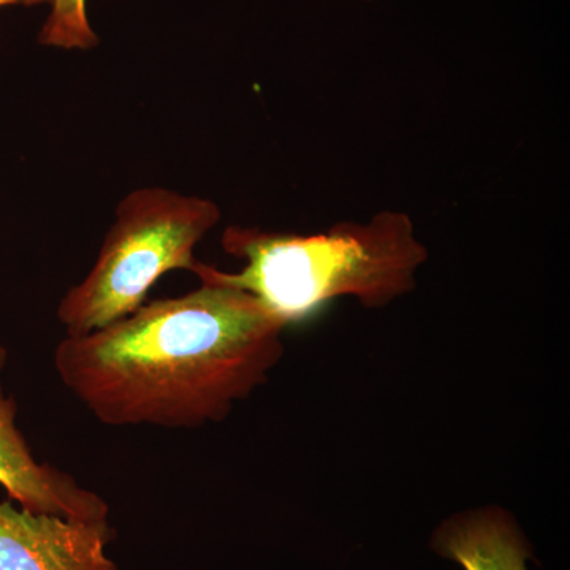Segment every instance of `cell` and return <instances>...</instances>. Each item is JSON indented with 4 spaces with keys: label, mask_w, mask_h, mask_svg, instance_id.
Returning <instances> with one entry per match:
<instances>
[{
    "label": "cell",
    "mask_w": 570,
    "mask_h": 570,
    "mask_svg": "<svg viewBox=\"0 0 570 570\" xmlns=\"http://www.w3.org/2000/svg\"><path fill=\"white\" fill-rule=\"evenodd\" d=\"M285 328L242 288L202 284L63 337L52 360L63 387L104 425L194 430L223 422L268 381Z\"/></svg>",
    "instance_id": "6da1fadb"
},
{
    "label": "cell",
    "mask_w": 570,
    "mask_h": 570,
    "mask_svg": "<svg viewBox=\"0 0 570 570\" xmlns=\"http://www.w3.org/2000/svg\"><path fill=\"white\" fill-rule=\"evenodd\" d=\"M223 247L245 264L239 272L197 262L189 273L202 284L242 288L287 326L343 296L365 307L389 306L414 291L428 258L411 217L396 212L379 213L365 224H336L316 235L232 225Z\"/></svg>",
    "instance_id": "7a4b0ae2"
},
{
    "label": "cell",
    "mask_w": 570,
    "mask_h": 570,
    "mask_svg": "<svg viewBox=\"0 0 570 570\" xmlns=\"http://www.w3.org/2000/svg\"><path fill=\"white\" fill-rule=\"evenodd\" d=\"M219 220V206L208 198L164 187L127 194L91 272L59 303L67 336L88 335L129 316L145 305L160 277L190 272L198 262L195 246Z\"/></svg>",
    "instance_id": "3957f363"
},
{
    "label": "cell",
    "mask_w": 570,
    "mask_h": 570,
    "mask_svg": "<svg viewBox=\"0 0 570 570\" xmlns=\"http://www.w3.org/2000/svg\"><path fill=\"white\" fill-rule=\"evenodd\" d=\"M108 520H73L0 502V570H118Z\"/></svg>",
    "instance_id": "277c9868"
},
{
    "label": "cell",
    "mask_w": 570,
    "mask_h": 570,
    "mask_svg": "<svg viewBox=\"0 0 570 570\" xmlns=\"http://www.w3.org/2000/svg\"><path fill=\"white\" fill-rule=\"evenodd\" d=\"M7 351L0 347V485L21 509L73 520H108L107 501L77 479L40 463L17 426V403L2 387Z\"/></svg>",
    "instance_id": "5b68a950"
},
{
    "label": "cell",
    "mask_w": 570,
    "mask_h": 570,
    "mask_svg": "<svg viewBox=\"0 0 570 570\" xmlns=\"http://www.w3.org/2000/svg\"><path fill=\"white\" fill-rule=\"evenodd\" d=\"M433 549L464 570H528L532 557L515 520L499 508L452 517L438 528Z\"/></svg>",
    "instance_id": "8992f818"
},
{
    "label": "cell",
    "mask_w": 570,
    "mask_h": 570,
    "mask_svg": "<svg viewBox=\"0 0 570 570\" xmlns=\"http://www.w3.org/2000/svg\"><path fill=\"white\" fill-rule=\"evenodd\" d=\"M50 17L41 28L39 40L45 47L88 51L99 39L89 24L86 0H48Z\"/></svg>",
    "instance_id": "52a82bcc"
},
{
    "label": "cell",
    "mask_w": 570,
    "mask_h": 570,
    "mask_svg": "<svg viewBox=\"0 0 570 570\" xmlns=\"http://www.w3.org/2000/svg\"><path fill=\"white\" fill-rule=\"evenodd\" d=\"M48 0H0V7L7 6H39V3H47Z\"/></svg>",
    "instance_id": "ba28073f"
}]
</instances>
